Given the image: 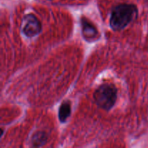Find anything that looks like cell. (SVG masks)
<instances>
[{
	"instance_id": "1",
	"label": "cell",
	"mask_w": 148,
	"mask_h": 148,
	"mask_svg": "<svg viewBox=\"0 0 148 148\" xmlns=\"http://www.w3.org/2000/svg\"><path fill=\"white\" fill-rule=\"evenodd\" d=\"M138 15L137 7L132 4H121L116 6L111 11L110 25L115 31L125 28Z\"/></svg>"
},
{
	"instance_id": "2",
	"label": "cell",
	"mask_w": 148,
	"mask_h": 148,
	"mask_svg": "<svg viewBox=\"0 0 148 148\" xmlns=\"http://www.w3.org/2000/svg\"><path fill=\"white\" fill-rule=\"evenodd\" d=\"M93 98L98 107L105 111H109L115 105L116 101V88L113 84H102L95 90Z\"/></svg>"
},
{
	"instance_id": "3",
	"label": "cell",
	"mask_w": 148,
	"mask_h": 148,
	"mask_svg": "<svg viewBox=\"0 0 148 148\" xmlns=\"http://www.w3.org/2000/svg\"><path fill=\"white\" fill-rule=\"evenodd\" d=\"M41 23L33 14H26L23 19V33L27 38L36 36L41 32Z\"/></svg>"
},
{
	"instance_id": "4",
	"label": "cell",
	"mask_w": 148,
	"mask_h": 148,
	"mask_svg": "<svg viewBox=\"0 0 148 148\" xmlns=\"http://www.w3.org/2000/svg\"><path fill=\"white\" fill-rule=\"evenodd\" d=\"M81 24L82 36L85 40L91 42L95 39H98V31L92 23H90L88 19L82 17L81 19Z\"/></svg>"
},
{
	"instance_id": "5",
	"label": "cell",
	"mask_w": 148,
	"mask_h": 148,
	"mask_svg": "<svg viewBox=\"0 0 148 148\" xmlns=\"http://www.w3.org/2000/svg\"><path fill=\"white\" fill-rule=\"evenodd\" d=\"M72 108H71V103L69 101H64L60 106L58 113L59 119L61 122L64 123L67 120V119L70 116Z\"/></svg>"
},
{
	"instance_id": "6",
	"label": "cell",
	"mask_w": 148,
	"mask_h": 148,
	"mask_svg": "<svg viewBox=\"0 0 148 148\" xmlns=\"http://www.w3.org/2000/svg\"><path fill=\"white\" fill-rule=\"evenodd\" d=\"M47 140L46 134L43 132H38L33 135L32 138V143L34 147H41L46 143Z\"/></svg>"
}]
</instances>
